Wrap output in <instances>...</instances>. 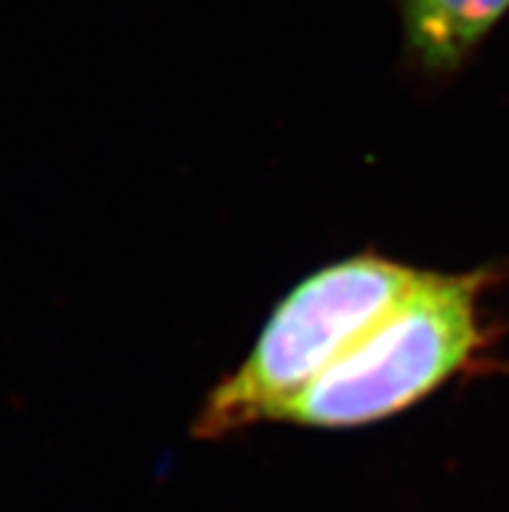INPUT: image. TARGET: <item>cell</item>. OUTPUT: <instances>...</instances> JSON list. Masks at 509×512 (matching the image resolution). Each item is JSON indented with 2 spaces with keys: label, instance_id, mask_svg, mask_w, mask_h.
Segmentation results:
<instances>
[{
  "label": "cell",
  "instance_id": "6da1fadb",
  "mask_svg": "<svg viewBox=\"0 0 509 512\" xmlns=\"http://www.w3.org/2000/svg\"><path fill=\"white\" fill-rule=\"evenodd\" d=\"M497 281L494 266L424 271L354 349L278 411L276 424L330 432L413 409L486 354L491 333L481 299Z\"/></svg>",
  "mask_w": 509,
  "mask_h": 512
},
{
  "label": "cell",
  "instance_id": "3957f363",
  "mask_svg": "<svg viewBox=\"0 0 509 512\" xmlns=\"http://www.w3.org/2000/svg\"><path fill=\"white\" fill-rule=\"evenodd\" d=\"M400 21L403 63L424 78H452L494 26L509 0H393Z\"/></svg>",
  "mask_w": 509,
  "mask_h": 512
},
{
  "label": "cell",
  "instance_id": "7a4b0ae2",
  "mask_svg": "<svg viewBox=\"0 0 509 512\" xmlns=\"http://www.w3.org/2000/svg\"><path fill=\"white\" fill-rule=\"evenodd\" d=\"M421 268L377 250L312 271L273 307L258 341L234 372L208 390L193 437L221 440L278 411L354 349L421 279Z\"/></svg>",
  "mask_w": 509,
  "mask_h": 512
}]
</instances>
